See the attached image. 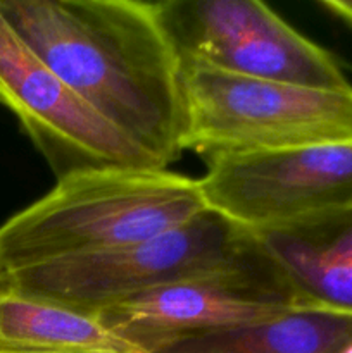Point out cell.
Returning a JSON list of instances; mask_svg holds the SVG:
<instances>
[{
  "label": "cell",
  "instance_id": "cell-3",
  "mask_svg": "<svg viewBox=\"0 0 352 353\" xmlns=\"http://www.w3.org/2000/svg\"><path fill=\"white\" fill-rule=\"evenodd\" d=\"M266 261L254 233L206 210L182 228L140 243L3 272L0 290L95 316L150 290Z\"/></svg>",
  "mask_w": 352,
  "mask_h": 353
},
{
  "label": "cell",
  "instance_id": "cell-10",
  "mask_svg": "<svg viewBox=\"0 0 352 353\" xmlns=\"http://www.w3.org/2000/svg\"><path fill=\"white\" fill-rule=\"evenodd\" d=\"M352 343V316L295 309L269 319L176 338L148 353H340Z\"/></svg>",
  "mask_w": 352,
  "mask_h": 353
},
{
  "label": "cell",
  "instance_id": "cell-12",
  "mask_svg": "<svg viewBox=\"0 0 352 353\" xmlns=\"http://www.w3.org/2000/svg\"><path fill=\"white\" fill-rule=\"evenodd\" d=\"M317 3L331 16L352 26V0H320Z\"/></svg>",
  "mask_w": 352,
  "mask_h": 353
},
{
  "label": "cell",
  "instance_id": "cell-8",
  "mask_svg": "<svg viewBox=\"0 0 352 353\" xmlns=\"http://www.w3.org/2000/svg\"><path fill=\"white\" fill-rule=\"evenodd\" d=\"M295 309L289 285L268 257L252 268L140 293L99 310L95 317L148 353L176 338L242 326Z\"/></svg>",
  "mask_w": 352,
  "mask_h": 353
},
{
  "label": "cell",
  "instance_id": "cell-4",
  "mask_svg": "<svg viewBox=\"0 0 352 353\" xmlns=\"http://www.w3.org/2000/svg\"><path fill=\"white\" fill-rule=\"evenodd\" d=\"M182 148L206 159L352 141V88L245 78L182 61Z\"/></svg>",
  "mask_w": 352,
  "mask_h": 353
},
{
  "label": "cell",
  "instance_id": "cell-1",
  "mask_svg": "<svg viewBox=\"0 0 352 353\" xmlns=\"http://www.w3.org/2000/svg\"><path fill=\"white\" fill-rule=\"evenodd\" d=\"M28 47L162 168L182 155V59L140 0H0Z\"/></svg>",
  "mask_w": 352,
  "mask_h": 353
},
{
  "label": "cell",
  "instance_id": "cell-6",
  "mask_svg": "<svg viewBox=\"0 0 352 353\" xmlns=\"http://www.w3.org/2000/svg\"><path fill=\"white\" fill-rule=\"evenodd\" d=\"M199 179L207 209L251 233L352 207V141L221 154Z\"/></svg>",
  "mask_w": 352,
  "mask_h": 353
},
{
  "label": "cell",
  "instance_id": "cell-13",
  "mask_svg": "<svg viewBox=\"0 0 352 353\" xmlns=\"http://www.w3.org/2000/svg\"><path fill=\"white\" fill-rule=\"evenodd\" d=\"M340 353H352V343H349V345H347V347H345V348H344V350H342Z\"/></svg>",
  "mask_w": 352,
  "mask_h": 353
},
{
  "label": "cell",
  "instance_id": "cell-5",
  "mask_svg": "<svg viewBox=\"0 0 352 353\" xmlns=\"http://www.w3.org/2000/svg\"><path fill=\"white\" fill-rule=\"evenodd\" d=\"M157 10L182 61L245 78L352 88L333 54L259 0H166Z\"/></svg>",
  "mask_w": 352,
  "mask_h": 353
},
{
  "label": "cell",
  "instance_id": "cell-2",
  "mask_svg": "<svg viewBox=\"0 0 352 353\" xmlns=\"http://www.w3.org/2000/svg\"><path fill=\"white\" fill-rule=\"evenodd\" d=\"M206 210L199 179L168 169L72 172L0 226V274L140 243Z\"/></svg>",
  "mask_w": 352,
  "mask_h": 353
},
{
  "label": "cell",
  "instance_id": "cell-11",
  "mask_svg": "<svg viewBox=\"0 0 352 353\" xmlns=\"http://www.w3.org/2000/svg\"><path fill=\"white\" fill-rule=\"evenodd\" d=\"M0 353H147L95 316L0 290Z\"/></svg>",
  "mask_w": 352,
  "mask_h": 353
},
{
  "label": "cell",
  "instance_id": "cell-7",
  "mask_svg": "<svg viewBox=\"0 0 352 353\" xmlns=\"http://www.w3.org/2000/svg\"><path fill=\"white\" fill-rule=\"evenodd\" d=\"M0 105L17 117L57 179L90 169H166L72 92L2 12Z\"/></svg>",
  "mask_w": 352,
  "mask_h": 353
},
{
  "label": "cell",
  "instance_id": "cell-9",
  "mask_svg": "<svg viewBox=\"0 0 352 353\" xmlns=\"http://www.w3.org/2000/svg\"><path fill=\"white\" fill-rule=\"evenodd\" d=\"M254 234L299 309L352 316V207Z\"/></svg>",
  "mask_w": 352,
  "mask_h": 353
}]
</instances>
